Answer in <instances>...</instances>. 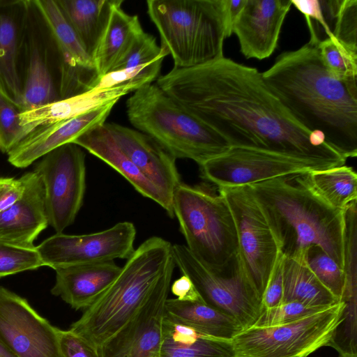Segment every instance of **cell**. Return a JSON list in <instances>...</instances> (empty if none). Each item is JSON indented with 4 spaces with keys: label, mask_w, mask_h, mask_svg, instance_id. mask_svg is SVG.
<instances>
[{
    "label": "cell",
    "mask_w": 357,
    "mask_h": 357,
    "mask_svg": "<svg viewBox=\"0 0 357 357\" xmlns=\"http://www.w3.org/2000/svg\"><path fill=\"white\" fill-rule=\"evenodd\" d=\"M24 188L20 198L0 213V238L31 246L49 225L43 181L35 171L22 176Z\"/></svg>",
    "instance_id": "cell-20"
},
{
    "label": "cell",
    "mask_w": 357,
    "mask_h": 357,
    "mask_svg": "<svg viewBox=\"0 0 357 357\" xmlns=\"http://www.w3.org/2000/svg\"><path fill=\"white\" fill-rule=\"evenodd\" d=\"M56 2L84 50L93 59L114 8L123 1L56 0Z\"/></svg>",
    "instance_id": "cell-25"
},
{
    "label": "cell",
    "mask_w": 357,
    "mask_h": 357,
    "mask_svg": "<svg viewBox=\"0 0 357 357\" xmlns=\"http://www.w3.org/2000/svg\"><path fill=\"white\" fill-rule=\"evenodd\" d=\"M121 269L114 261L58 268L50 291L72 308L86 310L112 284Z\"/></svg>",
    "instance_id": "cell-21"
},
{
    "label": "cell",
    "mask_w": 357,
    "mask_h": 357,
    "mask_svg": "<svg viewBox=\"0 0 357 357\" xmlns=\"http://www.w3.org/2000/svg\"><path fill=\"white\" fill-rule=\"evenodd\" d=\"M309 41L282 53L261 73L293 118L346 159L357 155V78L343 79L324 64L317 45Z\"/></svg>",
    "instance_id": "cell-2"
},
{
    "label": "cell",
    "mask_w": 357,
    "mask_h": 357,
    "mask_svg": "<svg viewBox=\"0 0 357 357\" xmlns=\"http://www.w3.org/2000/svg\"><path fill=\"white\" fill-rule=\"evenodd\" d=\"M156 84L231 146L274 151L326 168L347 160L322 133L301 126L255 68L222 56L195 67H174Z\"/></svg>",
    "instance_id": "cell-1"
},
{
    "label": "cell",
    "mask_w": 357,
    "mask_h": 357,
    "mask_svg": "<svg viewBox=\"0 0 357 357\" xmlns=\"http://www.w3.org/2000/svg\"><path fill=\"white\" fill-rule=\"evenodd\" d=\"M159 357H235L231 340L201 333L165 315Z\"/></svg>",
    "instance_id": "cell-26"
},
{
    "label": "cell",
    "mask_w": 357,
    "mask_h": 357,
    "mask_svg": "<svg viewBox=\"0 0 357 357\" xmlns=\"http://www.w3.org/2000/svg\"><path fill=\"white\" fill-rule=\"evenodd\" d=\"M301 182L331 207L345 211L357 199V174L345 165L299 176Z\"/></svg>",
    "instance_id": "cell-30"
},
{
    "label": "cell",
    "mask_w": 357,
    "mask_h": 357,
    "mask_svg": "<svg viewBox=\"0 0 357 357\" xmlns=\"http://www.w3.org/2000/svg\"><path fill=\"white\" fill-rule=\"evenodd\" d=\"M168 54L169 52L165 47L158 45L154 36L144 31L111 72L121 70H137L161 57H165Z\"/></svg>",
    "instance_id": "cell-35"
},
{
    "label": "cell",
    "mask_w": 357,
    "mask_h": 357,
    "mask_svg": "<svg viewBox=\"0 0 357 357\" xmlns=\"http://www.w3.org/2000/svg\"><path fill=\"white\" fill-rule=\"evenodd\" d=\"M27 61L22 89V112L61 99L49 66L47 54L33 40L29 45Z\"/></svg>",
    "instance_id": "cell-31"
},
{
    "label": "cell",
    "mask_w": 357,
    "mask_h": 357,
    "mask_svg": "<svg viewBox=\"0 0 357 357\" xmlns=\"http://www.w3.org/2000/svg\"><path fill=\"white\" fill-rule=\"evenodd\" d=\"M59 338L64 357H100L98 347L70 329L59 328Z\"/></svg>",
    "instance_id": "cell-39"
},
{
    "label": "cell",
    "mask_w": 357,
    "mask_h": 357,
    "mask_svg": "<svg viewBox=\"0 0 357 357\" xmlns=\"http://www.w3.org/2000/svg\"><path fill=\"white\" fill-rule=\"evenodd\" d=\"M23 1L0 6V94L20 109L22 82L18 57L24 15L18 12Z\"/></svg>",
    "instance_id": "cell-24"
},
{
    "label": "cell",
    "mask_w": 357,
    "mask_h": 357,
    "mask_svg": "<svg viewBox=\"0 0 357 357\" xmlns=\"http://www.w3.org/2000/svg\"><path fill=\"white\" fill-rule=\"evenodd\" d=\"M235 223L238 257L254 289L261 297L280 255L278 241L248 186L220 188Z\"/></svg>",
    "instance_id": "cell-10"
},
{
    "label": "cell",
    "mask_w": 357,
    "mask_h": 357,
    "mask_svg": "<svg viewBox=\"0 0 357 357\" xmlns=\"http://www.w3.org/2000/svg\"><path fill=\"white\" fill-rule=\"evenodd\" d=\"M165 315L202 334L220 339L231 340L243 330L235 317L204 302L167 298Z\"/></svg>",
    "instance_id": "cell-27"
},
{
    "label": "cell",
    "mask_w": 357,
    "mask_h": 357,
    "mask_svg": "<svg viewBox=\"0 0 357 357\" xmlns=\"http://www.w3.org/2000/svg\"><path fill=\"white\" fill-rule=\"evenodd\" d=\"M317 47L324 64L333 75L343 79L357 78V51L334 37L321 40Z\"/></svg>",
    "instance_id": "cell-33"
},
{
    "label": "cell",
    "mask_w": 357,
    "mask_h": 357,
    "mask_svg": "<svg viewBox=\"0 0 357 357\" xmlns=\"http://www.w3.org/2000/svg\"><path fill=\"white\" fill-rule=\"evenodd\" d=\"M245 3V0H224L227 36L232 34L234 21Z\"/></svg>",
    "instance_id": "cell-43"
},
{
    "label": "cell",
    "mask_w": 357,
    "mask_h": 357,
    "mask_svg": "<svg viewBox=\"0 0 357 357\" xmlns=\"http://www.w3.org/2000/svg\"><path fill=\"white\" fill-rule=\"evenodd\" d=\"M126 114L137 130L154 139L176 159L199 166L225 153L229 143L160 89L145 84L127 100Z\"/></svg>",
    "instance_id": "cell-5"
},
{
    "label": "cell",
    "mask_w": 357,
    "mask_h": 357,
    "mask_svg": "<svg viewBox=\"0 0 357 357\" xmlns=\"http://www.w3.org/2000/svg\"><path fill=\"white\" fill-rule=\"evenodd\" d=\"M0 357H16L0 342Z\"/></svg>",
    "instance_id": "cell-44"
},
{
    "label": "cell",
    "mask_w": 357,
    "mask_h": 357,
    "mask_svg": "<svg viewBox=\"0 0 357 357\" xmlns=\"http://www.w3.org/2000/svg\"><path fill=\"white\" fill-rule=\"evenodd\" d=\"M85 157L80 146L68 143L40 158L33 169L43 181L49 225L56 233L75 222L83 204Z\"/></svg>",
    "instance_id": "cell-11"
},
{
    "label": "cell",
    "mask_w": 357,
    "mask_h": 357,
    "mask_svg": "<svg viewBox=\"0 0 357 357\" xmlns=\"http://www.w3.org/2000/svg\"><path fill=\"white\" fill-rule=\"evenodd\" d=\"M139 88L127 84L109 88L96 89L60 99L41 107L22 112L21 124L28 135L38 127L69 120L93 109L118 102L121 97Z\"/></svg>",
    "instance_id": "cell-23"
},
{
    "label": "cell",
    "mask_w": 357,
    "mask_h": 357,
    "mask_svg": "<svg viewBox=\"0 0 357 357\" xmlns=\"http://www.w3.org/2000/svg\"><path fill=\"white\" fill-rule=\"evenodd\" d=\"M299 176L276 178L248 186L286 257L317 245L343 270L344 211L325 203L301 182Z\"/></svg>",
    "instance_id": "cell-3"
},
{
    "label": "cell",
    "mask_w": 357,
    "mask_h": 357,
    "mask_svg": "<svg viewBox=\"0 0 357 357\" xmlns=\"http://www.w3.org/2000/svg\"><path fill=\"white\" fill-rule=\"evenodd\" d=\"M59 331L25 298L0 286V342L16 357H64Z\"/></svg>",
    "instance_id": "cell-14"
},
{
    "label": "cell",
    "mask_w": 357,
    "mask_h": 357,
    "mask_svg": "<svg viewBox=\"0 0 357 357\" xmlns=\"http://www.w3.org/2000/svg\"><path fill=\"white\" fill-rule=\"evenodd\" d=\"M73 143L105 162L125 178L139 194L159 204L171 218L174 216L172 204L119 148L105 123L84 132Z\"/></svg>",
    "instance_id": "cell-22"
},
{
    "label": "cell",
    "mask_w": 357,
    "mask_h": 357,
    "mask_svg": "<svg viewBox=\"0 0 357 357\" xmlns=\"http://www.w3.org/2000/svg\"><path fill=\"white\" fill-rule=\"evenodd\" d=\"M136 229L128 221L93 234L56 233L36 246L45 266L58 268L128 259L134 252Z\"/></svg>",
    "instance_id": "cell-13"
},
{
    "label": "cell",
    "mask_w": 357,
    "mask_h": 357,
    "mask_svg": "<svg viewBox=\"0 0 357 357\" xmlns=\"http://www.w3.org/2000/svg\"><path fill=\"white\" fill-rule=\"evenodd\" d=\"M307 266L320 282L341 301L345 287L344 271L321 248L311 245L305 254Z\"/></svg>",
    "instance_id": "cell-32"
},
{
    "label": "cell",
    "mask_w": 357,
    "mask_h": 357,
    "mask_svg": "<svg viewBox=\"0 0 357 357\" xmlns=\"http://www.w3.org/2000/svg\"><path fill=\"white\" fill-rule=\"evenodd\" d=\"M284 259V255L281 252L271 271L263 293L261 301V313L278 306L282 302Z\"/></svg>",
    "instance_id": "cell-40"
},
{
    "label": "cell",
    "mask_w": 357,
    "mask_h": 357,
    "mask_svg": "<svg viewBox=\"0 0 357 357\" xmlns=\"http://www.w3.org/2000/svg\"><path fill=\"white\" fill-rule=\"evenodd\" d=\"M172 208L186 247L203 264L222 271L236 257L235 223L220 193L181 183L173 194Z\"/></svg>",
    "instance_id": "cell-7"
},
{
    "label": "cell",
    "mask_w": 357,
    "mask_h": 357,
    "mask_svg": "<svg viewBox=\"0 0 357 357\" xmlns=\"http://www.w3.org/2000/svg\"><path fill=\"white\" fill-rule=\"evenodd\" d=\"M340 301L300 319L271 326H250L231 340L235 357H307L327 346L343 321Z\"/></svg>",
    "instance_id": "cell-8"
},
{
    "label": "cell",
    "mask_w": 357,
    "mask_h": 357,
    "mask_svg": "<svg viewBox=\"0 0 357 357\" xmlns=\"http://www.w3.org/2000/svg\"><path fill=\"white\" fill-rule=\"evenodd\" d=\"M200 167L202 177L220 188L250 185L276 178L328 169L310 161L264 149L231 146Z\"/></svg>",
    "instance_id": "cell-12"
},
{
    "label": "cell",
    "mask_w": 357,
    "mask_h": 357,
    "mask_svg": "<svg viewBox=\"0 0 357 357\" xmlns=\"http://www.w3.org/2000/svg\"><path fill=\"white\" fill-rule=\"evenodd\" d=\"M4 2V1H0V6H1Z\"/></svg>",
    "instance_id": "cell-45"
},
{
    "label": "cell",
    "mask_w": 357,
    "mask_h": 357,
    "mask_svg": "<svg viewBox=\"0 0 357 357\" xmlns=\"http://www.w3.org/2000/svg\"><path fill=\"white\" fill-rule=\"evenodd\" d=\"M0 151H1V143H0Z\"/></svg>",
    "instance_id": "cell-47"
},
{
    "label": "cell",
    "mask_w": 357,
    "mask_h": 357,
    "mask_svg": "<svg viewBox=\"0 0 357 357\" xmlns=\"http://www.w3.org/2000/svg\"><path fill=\"white\" fill-rule=\"evenodd\" d=\"M170 291L176 296V298L182 301L204 302L190 279L185 275L171 284Z\"/></svg>",
    "instance_id": "cell-42"
},
{
    "label": "cell",
    "mask_w": 357,
    "mask_h": 357,
    "mask_svg": "<svg viewBox=\"0 0 357 357\" xmlns=\"http://www.w3.org/2000/svg\"><path fill=\"white\" fill-rule=\"evenodd\" d=\"M153 357H159V356H158V355H156V356H153Z\"/></svg>",
    "instance_id": "cell-46"
},
{
    "label": "cell",
    "mask_w": 357,
    "mask_h": 357,
    "mask_svg": "<svg viewBox=\"0 0 357 357\" xmlns=\"http://www.w3.org/2000/svg\"><path fill=\"white\" fill-rule=\"evenodd\" d=\"M31 3L46 25L56 49L61 99L93 90L99 77L93 59L84 50L56 0H35Z\"/></svg>",
    "instance_id": "cell-15"
},
{
    "label": "cell",
    "mask_w": 357,
    "mask_h": 357,
    "mask_svg": "<svg viewBox=\"0 0 357 357\" xmlns=\"http://www.w3.org/2000/svg\"><path fill=\"white\" fill-rule=\"evenodd\" d=\"M105 126L123 152L172 204L173 194L181 183L176 159L146 134L116 123Z\"/></svg>",
    "instance_id": "cell-18"
},
{
    "label": "cell",
    "mask_w": 357,
    "mask_h": 357,
    "mask_svg": "<svg viewBox=\"0 0 357 357\" xmlns=\"http://www.w3.org/2000/svg\"><path fill=\"white\" fill-rule=\"evenodd\" d=\"M21 109L0 94V143L1 151L8 153L27 135L22 127Z\"/></svg>",
    "instance_id": "cell-36"
},
{
    "label": "cell",
    "mask_w": 357,
    "mask_h": 357,
    "mask_svg": "<svg viewBox=\"0 0 357 357\" xmlns=\"http://www.w3.org/2000/svg\"><path fill=\"white\" fill-rule=\"evenodd\" d=\"M24 188L22 177L15 178L0 176V213L20 198Z\"/></svg>",
    "instance_id": "cell-41"
},
{
    "label": "cell",
    "mask_w": 357,
    "mask_h": 357,
    "mask_svg": "<svg viewBox=\"0 0 357 357\" xmlns=\"http://www.w3.org/2000/svg\"><path fill=\"white\" fill-rule=\"evenodd\" d=\"M175 266L170 242L158 236L146 239L69 329L99 348L135 314L166 277L173 275Z\"/></svg>",
    "instance_id": "cell-4"
},
{
    "label": "cell",
    "mask_w": 357,
    "mask_h": 357,
    "mask_svg": "<svg viewBox=\"0 0 357 357\" xmlns=\"http://www.w3.org/2000/svg\"><path fill=\"white\" fill-rule=\"evenodd\" d=\"M144 31L139 17L116 6L93 58L99 79L110 73Z\"/></svg>",
    "instance_id": "cell-28"
},
{
    "label": "cell",
    "mask_w": 357,
    "mask_h": 357,
    "mask_svg": "<svg viewBox=\"0 0 357 357\" xmlns=\"http://www.w3.org/2000/svg\"><path fill=\"white\" fill-rule=\"evenodd\" d=\"M305 251L291 257L284 255L282 303L297 301L324 307L337 303L340 301L320 282L307 266Z\"/></svg>",
    "instance_id": "cell-29"
},
{
    "label": "cell",
    "mask_w": 357,
    "mask_h": 357,
    "mask_svg": "<svg viewBox=\"0 0 357 357\" xmlns=\"http://www.w3.org/2000/svg\"><path fill=\"white\" fill-rule=\"evenodd\" d=\"M176 266L193 283L203 301L235 317L243 329L261 313V298L248 279L238 255L222 271L199 260L185 245H173Z\"/></svg>",
    "instance_id": "cell-9"
},
{
    "label": "cell",
    "mask_w": 357,
    "mask_h": 357,
    "mask_svg": "<svg viewBox=\"0 0 357 357\" xmlns=\"http://www.w3.org/2000/svg\"><path fill=\"white\" fill-rule=\"evenodd\" d=\"M291 6V0H245L234 21L232 33L246 59L261 60L273 53Z\"/></svg>",
    "instance_id": "cell-17"
},
{
    "label": "cell",
    "mask_w": 357,
    "mask_h": 357,
    "mask_svg": "<svg viewBox=\"0 0 357 357\" xmlns=\"http://www.w3.org/2000/svg\"><path fill=\"white\" fill-rule=\"evenodd\" d=\"M332 35L344 45L357 51L356 0L340 1Z\"/></svg>",
    "instance_id": "cell-38"
},
{
    "label": "cell",
    "mask_w": 357,
    "mask_h": 357,
    "mask_svg": "<svg viewBox=\"0 0 357 357\" xmlns=\"http://www.w3.org/2000/svg\"><path fill=\"white\" fill-rule=\"evenodd\" d=\"M116 102H112L67 121L38 127L7 153L8 161L15 167H27L52 150L73 143L84 132L105 123Z\"/></svg>",
    "instance_id": "cell-19"
},
{
    "label": "cell",
    "mask_w": 357,
    "mask_h": 357,
    "mask_svg": "<svg viewBox=\"0 0 357 357\" xmlns=\"http://www.w3.org/2000/svg\"><path fill=\"white\" fill-rule=\"evenodd\" d=\"M146 5L174 68L195 67L224 56V0H148Z\"/></svg>",
    "instance_id": "cell-6"
},
{
    "label": "cell",
    "mask_w": 357,
    "mask_h": 357,
    "mask_svg": "<svg viewBox=\"0 0 357 357\" xmlns=\"http://www.w3.org/2000/svg\"><path fill=\"white\" fill-rule=\"evenodd\" d=\"M327 307H328L310 306L297 301L283 302L261 313L252 326H271L286 324L317 313Z\"/></svg>",
    "instance_id": "cell-37"
},
{
    "label": "cell",
    "mask_w": 357,
    "mask_h": 357,
    "mask_svg": "<svg viewBox=\"0 0 357 357\" xmlns=\"http://www.w3.org/2000/svg\"><path fill=\"white\" fill-rule=\"evenodd\" d=\"M44 266L36 246L0 238V278Z\"/></svg>",
    "instance_id": "cell-34"
},
{
    "label": "cell",
    "mask_w": 357,
    "mask_h": 357,
    "mask_svg": "<svg viewBox=\"0 0 357 357\" xmlns=\"http://www.w3.org/2000/svg\"><path fill=\"white\" fill-rule=\"evenodd\" d=\"M172 278V275L166 277L135 314L98 348L100 357H153L159 354Z\"/></svg>",
    "instance_id": "cell-16"
}]
</instances>
